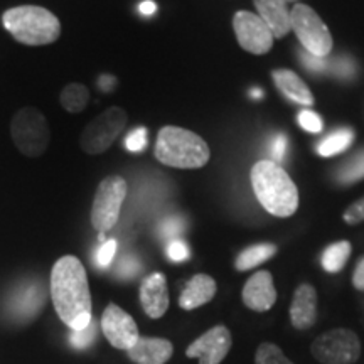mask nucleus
<instances>
[{
  "label": "nucleus",
  "instance_id": "c756f323",
  "mask_svg": "<svg viewBox=\"0 0 364 364\" xmlns=\"http://www.w3.org/2000/svg\"><path fill=\"white\" fill-rule=\"evenodd\" d=\"M299 124L306 132H311V134H318L322 130V118L311 110H302L299 113Z\"/></svg>",
  "mask_w": 364,
  "mask_h": 364
},
{
  "label": "nucleus",
  "instance_id": "a211bd4d",
  "mask_svg": "<svg viewBox=\"0 0 364 364\" xmlns=\"http://www.w3.org/2000/svg\"><path fill=\"white\" fill-rule=\"evenodd\" d=\"M218 290L216 280L206 273H198L186 284L179 297V306L184 311H194V309L204 306L215 299Z\"/></svg>",
  "mask_w": 364,
  "mask_h": 364
},
{
  "label": "nucleus",
  "instance_id": "bb28decb",
  "mask_svg": "<svg viewBox=\"0 0 364 364\" xmlns=\"http://www.w3.org/2000/svg\"><path fill=\"white\" fill-rule=\"evenodd\" d=\"M97 329L98 324L95 318H91V322L85 329L81 331H71L70 334V344L76 349H88L91 344L97 339Z\"/></svg>",
  "mask_w": 364,
  "mask_h": 364
},
{
  "label": "nucleus",
  "instance_id": "20e7f679",
  "mask_svg": "<svg viewBox=\"0 0 364 364\" xmlns=\"http://www.w3.org/2000/svg\"><path fill=\"white\" fill-rule=\"evenodd\" d=\"M2 24L17 43L46 46L61 36V22L51 11L39 6L12 7L2 14Z\"/></svg>",
  "mask_w": 364,
  "mask_h": 364
},
{
  "label": "nucleus",
  "instance_id": "9b49d317",
  "mask_svg": "<svg viewBox=\"0 0 364 364\" xmlns=\"http://www.w3.org/2000/svg\"><path fill=\"white\" fill-rule=\"evenodd\" d=\"M102 331L108 343L122 351H129L140 338L134 317L115 304H110L105 309L102 316Z\"/></svg>",
  "mask_w": 364,
  "mask_h": 364
},
{
  "label": "nucleus",
  "instance_id": "a878e982",
  "mask_svg": "<svg viewBox=\"0 0 364 364\" xmlns=\"http://www.w3.org/2000/svg\"><path fill=\"white\" fill-rule=\"evenodd\" d=\"M364 177V150L358 152L353 159L341 167L338 172V181L343 184H349V182H356Z\"/></svg>",
  "mask_w": 364,
  "mask_h": 364
},
{
  "label": "nucleus",
  "instance_id": "b1692460",
  "mask_svg": "<svg viewBox=\"0 0 364 364\" xmlns=\"http://www.w3.org/2000/svg\"><path fill=\"white\" fill-rule=\"evenodd\" d=\"M354 140V132L351 129H343L334 132V134L327 135L321 144H318L317 152L318 156L322 157H331L336 156V154L344 152L346 149H349V145L353 144Z\"/></svg>",
  "mask_w": 364,
  "mask_h": 364
},
{
  "label": "nucleus",
  "instance_id": "0eeeda50",
  "mask_svg": "<svg viewBox=\"0 0 364 364\" xmlns=\"http://www.w3.org/2000/svg\"><path fill=\"white\" fill-rule=\"evenodd\" d=\"M127 112L120 107H110L95 117L85 127L80 136V145L90 156H100L115 144L127 127Z\"/></svg>",
  "mask_w": 364,
  "mask_h": 364
},
{
  "label": "nucleus",
  "instance_id": "7c9ffc66",
  "mask_svg": "<svg viewBox=\"0 0 364 364\" xmlns=\"http://www.w3.org/2000/svg\"><path fill=\"white\" fill-rule=\"evenodd\" d=\"M343 218L344 221L351 226H356L359 223L364 221V196L361 199H358V201H354L351 206H348Z\"/></svg>",
  "mask_w": 364,
  "mask_h": 364
},
{
  "label": "nucleus",
  "instance_id": "5701e85b",
  "mask_svg": "<svg viewBox=\"0 0 364 364\" xmlns=\"http://www.w3.org/2000/svg\"><path fill=\"white\" fill-rule=\"evenodd\" d=\"M90 97H91V93L88 90V86H85L81 83H70L61 90V95H59V103H61V107L65 108L66 112L81 113L86 107H88Z\"/></svg>",
  "mask_w": 364,
  "mask_h": 364
},
{
  "label": "nucleus",
  "instance_id": "f704fd0d",
  "mask_svg": "<svg viewBox=\"0 0 364 364\" xmlns=\"http://www.w3.org/2000/svg\"><path fill=\"white\" fill-rule=\"evenodd\" d=\"M182 231V221L177 220V218H169L162 223V233L167 238H174L177 233Z\"/></svg>",
  "mask_w": 364,
  "mask_h": 364
},
{
  "label": "nucleus",
  "instance_id": "39448f33",
  "mask_svg": "<svg viewBox=\"0 0 364 364\" xmlns=\"http://www.w3.org/2000/svg\"><path fill=\"white\" fill-rule=\"evenodd\" d=\"M11 136L22 156L36 159L48 150L51 129L43 112L34 107H24L12 117Z\"/></svg>",
  "mask_w": 364,
  "mask_h": 364
},
{
  "label": "nucleus",
  "instance_id": "c85d7f7f",
  "mask_svg": "<svg viewBox=\"0 0 364 364\" xmlns=\"http://www.w3.org/2000/svg\"><path fill=\"white\" fill-rule=\"evenodd\" d=\"M149 144V135L147 129H136L129 134L125 139V147L130 150V152H142L147 147Z\"/></svg>",
  "mask_w": 364,
  "mask_h": 364
},
{
  "label": "nucleus",
  "instance_id": "4468645a",
  "mask_svg": "<svg viewBox=\"0 0 364 364\" xmlns=\"http://www.w3.org/2000/svg\"><path fill=\"white\" fill-rule=\"evenodd\" d=\"M169 287L161 272L150 273L140 285V304L150 318H161L169 309Z\"/></svg>",
  "mask_w": 364,
  "mask_h": 364
},
{
  "label": "nucleus",
  "instance_id": "1a4fd4ad",
  "mask_svg": "<svg viewBox=\"0 0 364 364\" xmlns=\"http://www.w3.org/2000/svg\"><path fill=\"white\" fill-rule=\"evenodd\" d=\"M311 353L321 364H354L361 356V341L349 329H332L314 339Z\"/></svg>",
  "mask_w": 364,
  "mask_h": 364
},
{
  "label": "nucleus",
  "instance_id": "473e14b6",
  "mask_svg": "<svg viewBox=\"0 0 364 364\" xmlns=\"http://www.w3.org/2000/svg\"><path fill=\"white\" fill-rule=\"evenodd\" d=\"M285 150H287V136L284 134H277L275 136H273L272 149H270L273 162L279 164L280 161H284Z\"/></svg>",
  "mask_w": 364,
  "mask_h": 364
},
{
  "label": "nucleus",
  "instance_id": "7ed1b4c3",
  "mask_svg": "<svg viewBox=\"0 0 364 364\" xmlns=\"http://www.w3.org/2000/svg\"><path fill=\"white\" fill-rule=\"evenodd\" d=\"M156 159L174 169H201L211 159L206 140L181 127L167 125L161 129L156 144Z\"/></svg>",
  "mask_w": 364,
  "mask_h": 364
},
{
  "label": "nucleus",
  "instance_id": "72a5a7b5",
  "mask_svg": "<svg viewBox=\"0 0 364 364\" xmlns=\"http://www.w3.org/2000/svg\"><path fill=\"white\" fill-rule=\"evenodd\" d=\"M300 59L304 61V66H306L307 70L314 71V73H321L327 68L326 58H317V56H314V54L307 53V51L300 53Z\"/></svg>",
  "mask_w": 364,
  "mask_h": 364
},
{
  "label": "nucleus",
  "instance_id": "4c0bfd02",
  "mask_svg": "<svg viewBox=\"0 0 364 364\" xmlns=\"http://www.w3.org/2000/svg\"><path fill=\"white\" fill-rule=\"evenodd\" d=\"M253 97H262V91H253Z\"/></svg>",
  "mask_w": 364,
  "mask_h": 364
},
{
  "label": "nucleus",
  "instance_id": "6ab92c4d",
  "mask_svg": "<svg viewBox=\"0 0 364 364\" xmlns=\"http://www.w3.org/2000/svg\"><path fill=\"white\" fill-rule=\"evenodd\" d=\"M272 78L280 93L284 95L289 102L297 103V105L314 103L312 91L309 90L306 81L300 78V76H297V73L290 70H273Z\"/></svg>",
  "mask_w": 364,
  "mask_h": 364
},
{
  "label": "nucleus",
  "instance_id": "412c9836",
  "mask_svg": "<svg viewBox=\"0 0 364 364\" xmlns=\"http://www.w3.org/2000/svg\"><path fill=\"white\" fill-rule=\"evenodd\" d=\"M44 306V294L41 285H27L17 294L16 302H14V314L22 318L34 317L36 314L41 312Z\"/></svg>",
  "mask_w": 364,
  "mask_h": 364
},
{
  "label": "nucleus",
  "instance_id": "aec40b11",
  "mask_svg": "<svg viewBox=\"0 0 364 364\" xmlns=\"http://www.w3.org/2000/svg\"><path fill=\"white\" fill-rule=\"evenodd\" d=\"M277 255V247L273 243H258L245 248L238 257H236L235 268L238 272H247L257 268L270 260Z\"/></svg>",
  "mask_w": 364,
  "mask_h": 364
},
{
  "label": "nucleus",
  "instance_id": "f8f14e48",
  "mask_svg": "<svg viewBox=\"0 0 364 364\" xmlns=\"http://www.w3.org/2000/svg\"><path fill=\"white\" fill-rule=\"evenodd\" d=\"M231 344L233 339L230 329L226 326H215L189 344L186 356L198 358L199 364H221L230 353Z\"/></svg>",
  "mask_w": 364,
  "mask_h": 364
},
{
  "label": "nucleus",
  "instance_id": "ddd939ff",
  "mask_svg": "<svg viewBox=\"0 0 364 364\" xmlns=\"http://www.w3.org/2000/svg\"><path fill=\"white\" fill-rule=\"evenodd\" d=\"M243 304L250 311L267 312L275 306L277 290L273 285V277L270 272L260 270L248 279L241 292Z\"/></svg>",
  "mask_w": 364,
  "mask_h": 364
},
{
  "label": "nucleus",
  "instance_id": "423d86ee",
  "mask_svg": "<svg viewBox=\"0 0 364 364\" xmlns=\"http://www.w3.org/2000/svg\"><path fill=\"white\" fill-rule=\"evenodd\" d=\"M290 24L300 44L317 58H327L332 51V34L321 16L306 4H295L290 11Z\"/></svg>",
  "mask_w": 364,
  "mask_h": 364
},
{
  "label": "nucleus",
  "instance_id": "4be33fe9",
  "mask_svg": "<svg viewBox=\"0 0 364 364\" xmlns=\"http://www.w3.org/2000/svg\"><path fill=\"white\" fill-rule=\"evenodd\" d=\"M353 247L349 241H338V243H332L322 252L321 263L322 268L327 273H339L348 263L349 257H351Z\"/></svg>",
  "mask_w": 364,
  "mask_h": 364
},
{
  "label": "nucleus",
  "instance_id": "393cba45",
  "mask_svg": "<svg viewBox=\"0 0 364 364\" xmlns=\"http://www.w3.org/2000/svg\"><path fill=\"white\" fill-rule=\"evenodd\" d=\"M255 364H294L277 344L262 343L255 353Z\"/></svg>",
  "mask_w": 364,
  "mask_h": 364
},
{
  "label": "nucleus",
  "instance_id": "f03ea898",
  "mask_svg": "<svg viewBox=\"0 0 364 364\" xmlns=\"http://www.w3.org/2000/svg\"><path fill=\"white\" fill-rule=\"evenodd\" d=\"M253 193L268 213L290 218L299 208V189L290 176L273 161H258L252 169Z\"/></svg>",
  "mask_w": 364,
  "mask_h": 364
},
{
  "label": "nucleus",
  "instance_id": "c9c22d12",
  "mask_svg": "<svg viewBox=\"0 0 364 364\" xmlns=\"http://www.w3.org/2000/svg\"><path fill=\"white\" fill-rule=\"evenodd\" d=\"M353 285L356 290H361V292H364V257L358 262L356 268H354Z\"/></svg>",
  "mask_w": 364,
  "mask_h": 364
},
{
  "label": "nucleus",
  "instance_id": "9d476101",
  "mask_svg": "<svg viewBox=\"0 0 364 364\" xmlns=\"http://www.w3.org/2000/svg\"><path fill=\"white\" fill-rule=\"evenodd\" d=\"M233 29L236 41L245 51L257 54L270 53L273 46V34L258 14L250 11H240L233 17Z\"/></svg>",
  "mask_w": 364,
  "mask_h": 364
},
{
  "label": "nucleus",
  "instance_id": "f3484780",
  "mask_svg": "<svg viewBox=\"0 0 364 364\" xmlns=\"http://www.w3.org/2000/svg\"><path fill=\"white\" fill-rule=\"evenodd\" d=\"M253 2L258 16L270 27L273 38L282 39L289 36L292 24H290V11L285 0H253Z\"/></svg>",
  "mask_w": 364,
  "mask_h": 364
},
{
  "label": "nucleus",
  "instance_id": "dca6fc26",
  "mask_svg": "<svg viewBox=\"0 0 364 364\" xmlns=\"http://www.w3.org/2000/svg\"><path fill=\"white\" fill-rule=\"evenodd\" d=\"M129 358L136 364H166L172 358L174 346L161 338H142L129 349Z\"/></svg>",
  "mask_w": 364,
  "mask_h": 364
},
{
  "label": "nucleus",
  "instance_id": "6e6552de",
  "mask_svg": "<svg viewBox=\"0 0 364 364\" xmlns=\"http://www.w3.org/2000/svg\"><path fill=\"white\" fill-rule=\"evenodd\" d=\"M125 198L127 181L122 176H108L100 182L91 206V225L98 233H107L117 225Z\"/></svg>",
  "mask_w": 364,
  "mask_h": 364
},
{
  "label": "nucleus",
  "instance_id": "2eb2a0df",
  "mask_svg": "<svg viewBox=\"0 0 364 364\" xmlns=\"http://www.w3.org/2000/svg\"><path fill=\"white\" fill-rule=\"evenodd\" d=\"M317 321V292L311 284H302L294 292L290 322L297 331H307Z\"/></svg>",
  "mask_w": 364,
  "mask_h": 364
},
{
  "label": "nucleus",
  "instance_id": "f257e3e1",
  "mask_svg": "<svg viewBox=\"0 0 364 364\" xmlns=\"http://www.w3.org/2000/svg\"><path fill=\"white\" fill-rule=\"evenodd\" d=\"M51 299L59 318L71 331H81L90 324L91 294L86 270L73 255L61 257L51 272Z\"/></svg>",
  "mask_w": 364,
  "mask_h": 364
},
{
  "label": "nucleus",
  "instance_id": "e433bc0d",
  "mask_svg": "<svg viewBox=\"0 0 364 364\" xmlns=\"http://www.w3.org/2000/svg\"><path fill=\"white\" fill-rule=\"evenodd\" d=\"M156 4L152 2V0H145V2L140 4V12L144 14V16H152L154 12H156Z\"/></svg>",
  "mask_w": 364,
  "mask_h": 364
},
{
  "label": "nucleus",
  "instance_id": "cd10ccee",
  "mask_svg": "<svg viewBox=\"0 0 364 364\" xmlns=\"http://www.w3.org/2000/svg\"><path fill=\"white\" fill-rule=\"evenodd\" d=\"M117 252V241L115 240H107L100 245V248L97 250V255H95V262L100 268L108 267L115 257Z\"/></svg>",
  "mask_w": 364,
  "mask_h": 364
},
{
  "label": "nucleus",
  "instance_id": "2f4dec72",
  "mask_svg": "<svg viewBox=\"0 0 364 364\" xmlns=\"http://www.w3.org/2000/svg\"><path fill=\"white\" fill-rule=\"evenodd\" d=\"M167 257L172 262H186L189 258V247L181 240H172L167 247Z\"/></svg>",
  "mask_w": 364,
  "mask_h": 364
}]
</instances>
